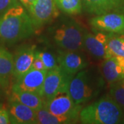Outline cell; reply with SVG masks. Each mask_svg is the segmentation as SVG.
<instances>
[{
    "instance_id": "5bb4252c",
    "label": "cell",
    "mask_w": 124,
    "mask_h": 124,
    "mask_svg": "<svg viewBox=\"0 0 124 124\" xmlns=\"http://www.w3.org/2000/svg\"><path fill=\"white\" fill-rule=\"evenodd\" d=\"M108 36L103 31H98L93 34L85 32L84 36V46L94 57L105 59Z\"/></svg>"
},
{
    "instance_id": "603a6c76",
    "label": "cell",
    "mask_w": 124,
    "mask_h": 124,
    "mask_svg": "<svg viewBox=\"0 0 124 124\" xmlns=\"http://www.w3.org/2000/svg\"><path fill=\"white\" fill-rule=\"evenodd\" d=\"M19 4L17 0H0V16L10 8Z\"/></svg>"
},
{
    "instance_id": "8992f818",
    "label": "cell",
    "mask_w": 124,
    "mask_h": 124,
    "mask_svg": "<svg viewBox=\"0 0 124 124\" xmlns=\"http://www.w3.org/2000/svg\"><path fill=\"white\" fill-rule=\"evenodd\" d=\"M44 107L54 115L70 116L77 120L82 109L81 105H76L68 92L59 93L52 99L45 102Z\"/></svg>"
},
{
    "instance_id": "d4e9b609",
    "label": "cell",
    "mask_w": 124,
    "mask_h": 124,
    "mask_svg": "<svg viewBox=\"0 0 124 124\" xmlns=\"http://www.w3.org/2000/svg\"><path fill=\"white\" fill-rule=\"evenodd\" d=\"M32 68H34L38 70H47L43 62L41 60V59L37 56H35V59L32 65Z\"/></svg>"
},
{
    "instance_id": "cb8c5ba5",
    "label": "cell",
    "mask_w": 124,
    "mask_h": 124,
    "mask_svg": "<svg viewBox=\"0 0 124 124\" xmlns=\"http://www.w3.org/2000/svg\"><path fill=\"white\" fill-rule=\"evenodd\" d=\"M11 124L10 119V115L8 109L1 108H0V124Z\"/></svg>"
},
{
    "instance_id": "4316f807",
    "label": "cell",
    "mask_w": 124,
    "mask_h": 124,
    "mask_svg": "<svg viewBox=\"0 0 124 124\" xmlns=\"http://www.w3.org/2000/svg\"><path fill=\"white\" fill-rule=\"evenodd\" d=\"M2 107H3V104H2L1 103H0V108H2Z\"/></svg>"
},
{
    "instance_id": "7402d4cb",
    "label": "cell",
    "mask_w": 124,
    "mask_h": 124,
    "mask_svg": "<svg viewBox=\"0 0 124 124\" xmlns=\"http://www.w3.org/2000/svg\"><path fill=\"white\" fill-rule=\"evenodd\" d=\"M35 56L41 59L47 70H52L58 66L57 59H56L53 54L49 52L35 50Z\"/></svg>"
},
{
    "instance_id": "d6986e66",
    "label": "cell",
    "mask_w": 124,
    "mask_h": 124,
    "mask_svg": "<svg viewBox=\"0 0 124 124\" xmlns=\"http://www.w3.org/2000/svg\"><path fill=\"white\" fill-rule=\"evenodd\" d=\"M124 57V37L110 34L106 44V54L105 59L112 57Z\"/></svg>"
},
{
    "instance_id": "4fadbf2b",
    "label": "cell",
    "mask_w": 124,
    "mask_h": 124,
    "mask_svg": "<svg viewBox=\"0 0 124 124\" xmlns=\"http://www.w3.org/2000/svg\"><path fill=\"white\" fill-rule=\"evenodd\" d=\"M35 56V46H26L19 49L14 57L13 76L20 78L32 68Z\"/></svg>"
},
{
    "instance_id": "9a60e30c",
    "label": "cell",
    "mask_w": 124,
    "mask_h": 124,
    "mask_svg": "<svg viewBox=\"0 0 124 124\" xmlns=\"http://www.w3.org/2000/svg\"><path fill=\"white\" fill-rule=\"evenodd\" d=\"M101 70L103 77L110 84L124 79V57L116 56L105 59Z\"/></svg>"
},
{
    "instance_id": "2e32d148",
    "label": "cell",
    "mask_w": 124,
    "mask_h": 124,
    "mask_svg": "<svg viewBox=\"0 0 124 124\" xmlns=\"http://www.w3.org/2000/svg\"><path fill=\"white\" fill-rule=\"evenodd\" d=\"M9 100L21 103L36 111L44 108L45 105L44 99L39 94L15 89H12V93Z\"/></svg>"
},
{
    "instance_id": "ba28073f",
    "label": "cell",
    "mask_w": 124,
    "mask_h": 124,
    "mask_svg": "<svg viewBox=\"0 0 124 124\" xmlns=\"http://www.w3.org/2000/svg\"><path fill=\"white\" fill-rule=\"evenodd\" d=\"M90 23L96 31L110 33H124V13H108L96 15L90 20Z\"/></svg>"
},
{
    "instance_id": "7c38bea8",
    "label": "cell",
    "mask_w": 124,
    "mask_h": 124,
    "mask_svg": "<svg viewBox=\"0 0 124 124\" xmlns=\"http://www.w3.org/2000/svg\"><path fill=\"white\" fill-rule=\"evenodd\" d=\"M8 110L11 124H37L36 110L24 104L9 100Z\"/></svg>"
},
{
    "instance_id": "ffe728a7",
    "label": "cell",
    "mask_w": 124,
    "mask_h": 124,
    "mask_svg": "<svg viewBox=\"0 0 124 124\" xmlns=\"http://www.w3.org/2000/svg\"><path fill=\"white\" fill-rule=\"evenodd\" d=\"M57 6L63 13L68 15H77L83 8L82 0H55Z\"/></svg>"
},
{
    "instance_id": "83f0119b",
    "label": "cell",
    "mask_w": 124,
    "mask_h": 124,
    "mask_svg": "<svg viewBox=\"0 0 124 124\" xmlns=\"http://www.w3.org/2000/svg\"><path fill=\"white\" fill-rule=\"evenodd\" d=\"M1 85H0V96H1Z\"/></svg>"
},
{
    "instance_id": "ac0fdd59",
    "label": "cell",
    "mask_w": 124,
    "mask_h": 124,
    "mask_svg": "<svg viewBox=\"0 0 124 124\" xmlns=\"http://www.w3.org/2000/svg\"><path fill=\"white\" fill-rule=\"evenodd\" d=\"M37 124H71L75 121V119L66 116H57L50 113L45 107L36 111Z\"/></svg>"
},
{
    "instance_id": "e0dca14e",
    "label": "cell",
    "mask_w": 124,
    "mask_h": 124,
    "mask_svg": "<svg viewBox=\"0 0 124 124\" xmlns=\"http://www.w3.org/2000/svg\"><path fill=\"white\" fill-rule=\"evenodd\" d=\"M14 57L4 48H0V85L2 88L8 86L10 77L13 76Z\"/></svg>"
},
{
    "instance_id": "484cf974",
    "label": "cell",
    "mask_w": 124,
    "mask_h": 124,
    "mask_svg": "<svg viewBox=\"0 0 124 124\" xmlns=\"http://www.w3.org/2000/svg\"><path fill=\"white\" fill-rule=\"evenodd\" d=\"M19 1L25 8L28 9V8L36 0H19Z\"/></svg>"
},
{
    "instance_id": "9c48e42d",
    "label": "cell",
    "mask_w": 124,
    "mask_h": 124,
    "mask_svg": "<svg viewBox=\"0 0 124 124\" xmlns=\"http://www.w3.org/2000/svg\"><path fill=\"white\" fill-rule=\"evenodd\" d=\"M47 71L31 68L20 78L16 79L12 89L36 93L43 98L44 82Z\"/></svg>"
},
{
    "instance_id": "3957f363",
    "label": "cell",
    "mask_w": 124,
    "mask_h": 124,
    "mask_svg": "<svg viewBox=\"0 0 124 124\" xmlns=\"http://www.w3.org/2000/svg\"><path fill=\"white\" fill-rule=\"evenodd\" d=\"M83 29L73 21L63 23L53 32L54 43L63 50L78 51L84 46Z\"/></svg>"
},
{
    "instance_id": "277c9868",
    "label": "cell",
    "mask_w": 124,
    "mask_h": 124,
    "mask_svg": "<svg viewBox=\"0 0 124 124\" xmlns=\"http://www.w3.org/2000/svg\"><path fill=\"white\" fill-rule=\"evenodd\" d=\"M68 93L76 105H82L95 97L98 92L90 73L82 70L70 79Z\"/></svg>"
},
{
    "instance_id": "7a4b0ae2",
    "label": "cell",
    "mask_w": 124,
    "mask_h": 124,
    "mask_svg": "<svg viewBox=\"0 0 124 124\" xmlns=\"http://www.w3.org/2000/svg\"><path fill=\"white\" fill-rule=\"evenodd\" d=\"M81 123L85 124H116L124 123L122 108L110 95L82 108L79 113Z\"/></svg>"
},
{
    "instance_id": "6da1fadb",
    "label": "cell",
    "mask_w": 124,
    "mask_h": 124,
    "mask_svg": "<svg viewBox=\"0 0 124 124\" xmlns=\"http://www.w3.org/2000/svg\"><path fill=\"white\" fill-rule=\"evenodd\" d=\"M35 25L29 14L19 4L0 16V39L14 44L33 35Z\"/></svg>"
},
{
    "instance_id": "52a82bcc",
    "label": "cell",
    "mask_w": 124,
    "mask_h": 124,
    "mask_svg": "<svg viewBox=\"0 0 124 124\" xmlns=\"http://www.w3.org/2000/svg\"><path fill=\"white\" fill-rule=\"evenodd\" d=\"M55 0H36L28 8V13L35 27L48 23L58 15Z\"/></svg>"
},
{
    "instance_id": "44dd1931",
    "label": "cell",
    "mask_w": 124,
    "mask_h": 124,
    "mask_svg": "<svg viewBox=\"0 0 124 124\" xmlns=\"http://www.w3.org/2000/svg\"><path fill=\"white\" fill-rule=\"evenodd\" d=\"M110 94L120 106L124 109V79L111 84Z\"/></svg>"
},
{
    "instance_id": "8fae6325",
    "label": "cell",
    "mask_w": 124,
    "mask_h": 124,
    "mask_svg": "<svg viewBox=\"0 0 124 124\" xmlns=\"http://www.w3.org/2000/svg\"><path fill=\"white\" fill-rule=\"evenodd\" d=\"M82 6L87 13L95 15L124 13V0H82Z\"/></svg>"
},
{
    "instance_id": "30bf717a",
    "label": "cell",
    "mask_w": 124,
    "mask_h": 124,
    "mask_svg": "<svg viewBox=\"0 0 124 124\" xmlns=\"http://www.w3.org/2000/svg\"><path fill=\"white\" fill-rule=\"evenodd\" d=\"M58 66L66 75L71 77L84 70L88 63L84 56L77 51L62 50L57 57Z\"/></svg>"
},
{
    "instance_id": "5b68a950",
    "label": "cell",
    "mask_w": 124,
    "mask_h": 124,
    "mask_svg": "<svg viewBox=\"0 0 124 124\" xmlns=\"http://www.w3.org/2000/svg\"><path fill=\"white\" fill-rule=\"evenodd\" d=\"M72 77L64 73L58 66L47 71L43 87V99L45 102L52 99L59 93L68 92Z\"/></svg>"
}]
</instances>
